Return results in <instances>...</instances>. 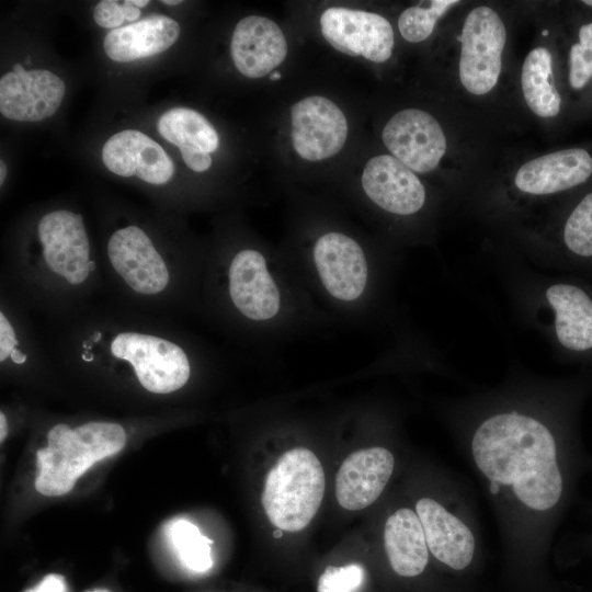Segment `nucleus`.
Here are the masks:
<instances>
[{"mask_svg":"<svg viewBox=\"0 0 592 592\" xmlns=\"http://www.w3.org/2000/svg\"><path fill=\"white\" fill-rule=\"evenodd\" d=\"M457 3L459 1L456 0H433L428 7L418 4L406 9L398 19L401 36L410 43L426 39L432 34L437 20Z\"/></svg>","mask_w":592,"mask_h":592,"instance_id":"26","label":"nucleus"},{"mask_svg":"<svg viewBox=\"0 0 592 592\" xmlns=\"http://www.w3.org/2000/svg\"><path fill=\"white\" fill-rule=\"evenodd\" d=\"M122 9L125 15V20L128 22L134 23V21L138 20L140 16V10L137 7L133 5L129 0L122 3Z\"/></svg>","mask_w":592,"mask_h":592,"instance_id":"33","label":"nucleus"},{"mask_svg":"<svg viewBox=\"0 0 592 592\" xmlns=\"http://www.w3.org/2000/svg\"><path fill=\"white\" fill-rule=\"evenodd\" d=\"M127 432L115 421L90 420L77 425L58 422L47 432V445L37 451L36 490L48 497L69 492L96 462L123 449Z\"/></svg>","mask_w":592,"mask_h":592,"instance_id":"5","label":"nucleus"},{"mask_svg":"<svg viewBox=\"0 0 592 592\" xmlns=\"http://www.w3.org/2000/svg\"><path fill=\"white\" fill-rule=\"evenodd\" d=\"M93 19L104 29H118L125 20L122 4L114 0H102L93 10Z\"/></svg>","mask_w":592,"mask_h":592,"instance_id":"30","label":"nucleus"},{"mask_svg":"<svg viewBox=\"0 0 592 592\" xmlns=\"http://www.w3.org/2000/svg\"><path fill=\"white\" fill-rule=\"evenodd\" d=\"M159 134L179 148L214 152L219 138L208 119L195 110L173 107L163 113L157 124Z\"/></svg>","mask_w":592,"mask_h":592,"instance_id":"24","label":"nucleus"},{"mask_svg":"<svg viewBox=\"0 0 592 592\" xmlns=\"http://www.w3.org/2000/svg\"><path fill=\"white\" fill-rule=\"evenodd\" d=\"M362 185L375 204L392 214H414L425 202V189L419 178L391 155H379L368 160L362 174Z\"/></svg>","mask_w":592,"mask_h":592,"instance_id":"15","label":"nucleus"},{"mask_svg":"<svg viewBox=\"0 0 592 592\" xmlns=\"http://www.w3.org/2000/svg\"><path fill=\"white\" fill-rule=\"evenodd\" d=\"M180 31L175 20L162 14H151L110 31L103 47L110 59L129 62L166 52L177 42Z\"/></svg>","mask_w":592,"mask_h":592,"instance_id":"20","label":"nucleus"},{"mask_svg":"<svg viewBox=\"0 0 592 592\" xmlns=\"http://www.w3.org/2000/svg\"><path fill=\"white\" fill-rule=\"evenodd\" d=\"M364 580V569L358 563L328 567L318 581V592H356Z\"/></svg>","mask_w":592,"mask_h":592,"instance_id":"29","label":"nucleus"},{"mask_svg":"<svg viewBox=\"0 0 592 592\" xmlns=\"http://www.w3.org/2000/svg\"><path fill=\"white\" fill-rule=\"evenodd\" d=\"M105 167L119 177H137L152 185L168 183L174 164L164 149L146 134L125 129L110 137L102 148Z\"/></svg>","mask_w":592,"mask_h":592,"instance_id":"13","label":"nucleus"},{"mask_svg":"<svg viewBox=\"0 0 592 592\" xmlns=\"http://www.w3.org/2000/svg\"><path fill=\"white\" fill-rule=\"evenodd\" d=\"M0 287L49 323L67 321L106 294L82 214L55 208L41 215L34 238L7 258Z\"/></svg>","mask_w":592,"mask_h":592,"instance_id":"2","label":"nucleus"},{"mask_svg":"<svg viewBox=\"0 0 592 592\" xmlns=\"http://www.w3.org/2000/svg\"><path fill=\"white\" fill-rule=\"evenodd\" d=\"M292 141L296 152L309 161L338 153L348 136L343 112L329 99L314 95L292 106Z\"/></svg>","mask_w":592,"mask_h":592,"instance_id":"10","label":"nucleus"},{"mask_svg":"<svg viewBox=\"0 0 592 592\" xmlns=\"http://www.w3.org/2000/svg\"><path fill=\"white\" fill-rule=\"evenodd\" d=\"M394 464V455L379 446L350 454L335 477V497L339 504L351 511L372 504L387 485Z\"/></svg>","mask_w":592,"mask_h":592,"instance_id":"17","label":"nucleus"},{"mask_svg":"<svg viewBox=\"0 0 592 592\" xmlns=\"http://www.w3.org/2000/svg\"><path fill=\"white\" fill-rule=\"evenodd\" d=\"M521 86L525 103L542 118L559 114L561 96L553 80V56L546 47L532 49L524 59Z\"/></svg>","mask_w":592,"mask_h":592,"instance_id":"23","label":"nucleus"},{"mask_svg":"<svg viewBox=\"0 0 592 592\" xmlns=\"http://www.w3.org/2000/svg\"><path fill=\"white\" fill-rule=\"evenodd\" d=\"M226 280L229 300L244 318L261 321L278 312L280 292L259 251H238L228 264Z\"/></svg>","mask_w":592,"mask_h":592,"instance_id":"12","label":"nucleus"},{"mask_svg":"<svg viewBox=\"0 0 592 592\" xmlns=\"http://www.w3.org/2000/svg\"><path fill=\"white\" fill-rule=\"evenodd\" d=\"M314 259L330 295L341 300L360 297L367 282V264L355 240L343 234L328 232L316 242Z\"/></svg>","mask_w":592,"mask_h":592,"instance_id":"14","label":"nucleus"},{"mask_svg":"<svg viewBox=\"0 0 592 592\" xmlns=\"http://www.w3.org/2000/svg\"><path fill=\"white\" fill-rule=\"evenodd\" d=\"M386 148L410 170H434L447 149L446 136L434 116L420 109L397 112L382 134Z\"/></svg>","mask_w":592,"mask_h":592,"instance_id":"9","label":"nucleus"},{"mask_svg":"<svg viewBox=\"0 0 592 592\" xmlns=\"http://www.w3.org/2000/svg\"><path fill=\"white\" fill-rule=\"evenodd\" d=\"M506 29L488 5H478L465 18L460 33L459 80L474 95H483L497 86L502 67Z\"/></svg>","mask_w":592,"mask_h":592,"instance_id":"7","label":"nucleus"},{"mask_svg":"<svg viewBox=\"0 0 592 592\" xmlns=\"http://www.w3.org/2000/svg\"><path fill=\"white\" fill-rule=\"evenodd\" d=\"M473 456L490 480L511 486L526 506L545 511L560 499L556 444L539 421L515 411L487 419L475 432Z\"/></svg>","mask_w":592,"mask_h":592,"instance_id":"4","label":"nucleus"},{"mask_svg":"<svg viewBox=\"0 0 592 592\" xmlns=\"http://www.w3.org/2000/svg\"><path fill=\"white\" fill-rule=\"evenodd\" d=\"M582 3L589 5V7H592V0H584L582 1Z\"/></svg>","mask_w":592,"mask_h":592,"instance_id":"39","label":"nucleus"},{"mask_svg":"<svg viewBox=\"0 0 592 592\" xmlns=\"http://www.w3.org/2000/svg\"><path fill=\"white\" fill-rule=\"evenodd\" d=\"M384 545L397 574L415 577L426 567L429 554L424 531L419 516L410 509H399L387 519Z\"/></svg>","mask_w":592,"mask_h":592,"instance_id":"21","label":"nucleus"},{"mask_svg":"<svg viewBox=\"0 0 592 592\" xmlns=\"http://www.w3.org/2000/svg\"><path fill=\"white\" fill-rule=\"evenodd\" d=\"M25 592H67V584L62 576L52 573L44 577L37 585Z\"/></svg>","mask_w":592,"mask_h":592,"instance_id":"32","label":"nucleus"},{"mask_svg":"<svg viewBox=\"0 0 592 592\" xmlns=\"http://www.w3.org/2000/svg\"><path fill=\"white\" fill-rule=\"evenodd\" d=\"M325 486L323 468L310 449L284 453L265 478L261 500L267 519L280 530L301 531L318 512Z\"/></svg>","mask_w":592,"mask_h":592,"instance_id":"6","label":"nucleus"},{"mask_svg":"<svg viewBox=\"0 0 592 592\" xmlns=\"http://www.w3.org/2000/svg\"><path fill=\"white\" fill-rule=\"evenodd\" d=\"M181 2H182L181 0H162V3L168 4V5H177V4H180Z\"/></svg>","mask_w":592,"mask_h":592,"instance_id":"37","label":"nucleus"},{"mask_svg":"<svg viewBox=\"0 0 592 592\" xmlns=\"http://www.w3.org/2000/svg\"><path fill=\"white\" fill-rule=\"evenodd\" d=\"M7 175V166L3 160L0 161V184L2 185Z\"/></svg>","mask_w":592,"mask_h":592,"instance_id":"34","label":"nucleus"},{"mask_svg":"<svg viewBox=\"0 0 592 592\" xmlns=\"http://www.w3.org/2000/svg\"><path fill=\"white\" fill-rule=\"evenodd\" d=\"M66 93L61 78L45 69L26 71L20 64L0 79V112L13 121L38 122L54 115Z\"/></svg>","mask_w":592,"mask_h":592,"instance_id":"11","label":"nucleus"},{"mask_svg":"<svg viewBox=\"0 0 592 592\" xmlns=\"http://www.w3.org/2000/svg\"><path fill=\"white\" fill-rule=\"evenodd\" d=\"M563 240L567 248L581 257H592V192L587 194L569 215Z\"/></svg>","mask_w":592,"mask_h":592,"instance_id":"27","label":"nucleus"},{"mask_svg":"<svg viewBox=\"0 0 592 592\" xmlns=\"http://www.w3.org/2000/svg\"><path fill=\"white\" fill-rule=\"evenodd\" d=\"M500 490V483L497 481H490V492L497 494Z\"/></svg>","mask_w":592,"mask_h":592,"instance_id":"36","label":"nucleus"},{"mask_svg":"<svg viewBox=\"0 0 592 592\" xmlns=\"http://www.w3.org/2000/svg\"><path fill=\"white\" fill-rule=\"evenodd\" d=\"M230 54L238 71L248 78H262L281 65L287 55L286 38L272 20L249 15L232 33Z\"/></svg>","mask_w":592,"mask_h":592,"instance_id":"16","label":"nucleus"},{"mask_svg":"<svg viewBox=\"0 0 592 592\" xmlns=\"http://www.w3.org/2000/svg\"><path fill=\"white\" fill-rule=\"evenodd\" d=\"M100 259L110 300L172 320L187 304L192 267L143 226L111 231Z\"/></svg>","mask_w":592,"mask_h":592,"instance_id":"3","label":"nucleus"},{"mask_svg":"<svg viewBox=\"0 0 592 592\" xmlns=\"http://www.w3.org/2000/svg\"><path fill=\"white\" fill-rule=\"evenodd\" d=\"M415 510L432 555L455 570L466 568L475 550V538L467 525L430 498L420 499Z\"/></svg>","mask_w":592,"mask_h":592,"instance_id":"19","label":"nucleus"},{"mask_svg":"<svg viewBox=\"0 0 592 592\" xmlns=\"http://www.w3.org/2000/svg\"><path fill=\"white\" fill-rule=\"evenodd\" d=\"M129 2L133 5L137 7L138 9L145 7V5H147L149 3L148 0H129Z\"/></svg>","mask_w":592,"mask_h":592,"instance_id":"35","label":"nucleus"},{"mask_svg":"<svg viewBox=\"0 0 592 592\" xmlns=\"http://www.w3.org/2000/svg\"><path fill=\"white\" fill-rule=\"evenodd\" d=\"M49 325L43 339L54 365L73 375L132 380L153 396L175 394L192 377L191 349L172 319L109 299Z\"/></svg>","mask_w":592,"mask_h":592,"instance_id":"1","label":"nucleus"},{"mask_svg":"<svg viewBox=\"0 0 592 592\" xmlns=\"http://www.w3.org/2000/svg\"><path fill=\"white\" fill-rule=\"evenodd\" d=\"M546 298L553 307L559 342L572 351L592 348V300L578 286L555 284L547 288Z\"/></svg>","mask_w":592,"mask_h":592,"instance_id":"22","label":"nucleus"},{"mask_svg":"<svg viewBox=\"0 0 592 592\" xmlns=\"http://www.w3.org/2000/svg\"><path fill=\"white\" fill-rule=\"evenodd\" d=\"M320 26L325 39L345 55L362 56L373 62H385L391 57L394 31L380 14L331 7L321 14Z\"/></svg>","mask_w":592,"mask_h":592,"instance_id":"8","label":"nucleus"},{"mask_svg":"<svg viewBox=\"0 0 592 592\" xmlns=\"http://www.w3.org/2000/svg\"><path fill=\"white\" fill-rule=\"evenodd\" d=\"M592 175V157L582 148H568L523 163L515 186L524 193L547 195L572 189Z\"/></svg>","mask_w":592,"mask_h":592,"instance_id":"18","label":"nucleus"},{"mask_svg":"<svg viewBox=\"0 0 592 592\" xmlns=\"http://www.w3.org/2000/svg\"><path fill=\"white\" fill-rule=\"evenodd\" d=\"M281 78V73L280 72H273L270 75V79L271 80H277Z\"/></svg>","mask_w":592,"mask_h":592,"instance_id":"38","label":"nucleus"},{"mask_svg":"<svg viewBox=\"0 0 592 592\" xmlns=\"http://www.w3.org/2000/svg\"><path fill=\"white\" fill-rule=\"evenodd\" d=\"M185 164L195 172H204L212 164V157L207 152L192 148H179Z\"/></svg>","mask_w":592,"mask_h":592,"instance_id":"31","label":"nucleus"},{"mask_svg":"<svg viewBox=\"0 0 592 592\" xmlns=\"http://www.w3.org/2000/svg\"><path fill=\"white\" fill-rule=\"evenodd\" d=\"M579 42L569 52L568 80L572 89L579 90L592 78V22L579 30Z\"/></svg>","mask_w":592,"mask_h":592,"instance_id":"28","label":"nucleus"},{"mask_svg":"<svg viewBox=\"0 0 592 592\" xmlns=\"http://www.w3.org/2000/svg\"><path fill=\"white\" fill-rule=\"evenodd\" d=\"M88 592H109L106 590H93V591H88Z\"/></svg>","mask_w":592,"mask_h":592,"instance_id":"40","label":"nucleus"},{"mask_svg":"<svg viewBox=\"0 0 592 592\" xmlns=\"http://www.w3.org/2000/svg\"><path fill=\"white\" fill-rule=\"evenodd\" d=\"M167 535L186 569L203 573L212 568L213 542L204 536L195 524L184 519L175 520L168 526Z\"/></svg>","mask_w":592,"mask_h":592,"instance_id":"25","label":"nucleus"}]
</instances>
